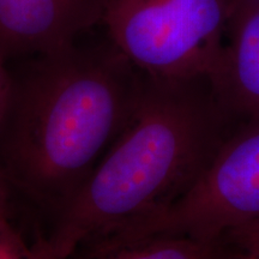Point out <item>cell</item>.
Returning a JSON list of instances; mask_svg holds the SVG:
<instances>
[{
  "mask_svg": "<svg viewBox=\"0 0 259 259\" xmlns=\"http://www.w3.org/2000/svg\"><path fill=\"white\" fill-rule=\"evenodd\" d=\"M6 58L0 53V126L8 114L14 90V77L6 69Z\"/></svg>",
  "mask_w": 259,
  "mask_h": 259,
  "instance_id": "9c48e42d",
  "label": "cell"
},
{
  "mask_svg": "<svg viewBox=\"0 0 259 259\" xmlns=\"http://www.w3.org/2000/svg\"><path fill=\"white\" fill-rule=\"evenodd\" d=\"M223 239L158 235L99 251H77L69 259H227Z\"/></svg>",
  "mask_w": 259,
  "mask_h": 259,
  "instance_id": "52a82bcc",
  "label": "cell"
},
{
  "mask_svg": "<svg viewBox=\"0 0 259 259\" xmlns=\"http://www.w3.org/2000/svg\"><path fill=\"white\" fill-rule=\"evenodd\" d=\"M221 60L209 78L223 113L259 119V0H233Z\"/></svg>",
  "mask_w": 259,
  "mask_h": 259,
  "instance_id": "8992f818",
  "label": "cell"
},
{
  "mask_svg": "<svg viewBox=\"0 0 259 259\" xmlns=\"http://www.w3.org/2000/svg\"><path fill=\"white\" fill-rule=\"evenodd\" d=\"M5 213H6V211H5V209H4V205H3L2 199H0V216L5 215Z\"/></svg>",
  "mask_w": 259,
  "mask_h": 259,
  "instance_id": "8fae6325",
  "label": "cell"
},
{
  "mask_svg": "<svg viewBox=\"0 0 259 259\" xmlns=\"http://www.w3.org/2000/svg\"><path fill=\"white\" fill-rule=\"evenodd\" d=\"M259 219V119L227 136L198 179L160 211L93 239L106 250L158 235L222 239L235 227Z\"/></svg>",
  "mask_w": 259,
  "mask_h": 259,
  "instance_id": "277c9868",
  "label": "cell"
},
{
  "mask_svg": "<svg viewBox=\"0 0 259 259\" xmlns=\"http://www.w3.org/2000/svg\"><path fill=\"white\" fill-rule=\"evenodd\" d=\"M141 72L116 48L71 45L35 56L14 77L0 126L3 171L38 208L57 215L127 125Z\"/></svg>",
  "mask_w": 259,
  "mask_h": 259,
  "instance_id": "6da1fadb",
  "label": "cell"
},
{
  "mask_svg": "<svg viewBox=\"0 0 259 259\" xmlns=\"http://www.w3.org/2000/svg\"><path fill=\"white\" fill-rule=\"evenodd\" d=\"M109 0H0V53H52L103 19Z\"/></svg>",
  "mask_w": 259,
  "mask_h": 259,
  "instance_id": "5b68a950",
  "label": "cell"
},
{
  "mask_svg": "<svg viewBox=\"0 0 259 259\" xmlns=\"http://www.w3.org/2000/svg\"><path fill=\"white\" fill-rule=\"evenodd\" d=\"M223 240L239 250L259 252V219L231 229L223 235Z\"/></svg>",
  "mask_w": 259,
  "mask_h": 259,
  "instance_id": "ba28073f",
  "label": "cell"
},
{
  "mask_svg": "<svg viewBox=\"0 0 259 259\" xmlns=\"http://www.w3.org/2000/svg\"><path fill=\"white\" fill-rule=\"evenodd\" d=\"M227 115L208 78L163 80L141 72L131 118L46 238L69 259L84 242L160 211L180 198L212 160Z\"/></svg>",
  "mask_w": 259,
  "mask_h": 259,
  "instance_id": "7a4b0ae2",
  "label": "cell"
},
{
  "mask_svg": "<svg viewBox=\"0 0 259 259\" xmlns=\"http://www.w3.org/2000/svg\"><path fill=\"white\" fill-rule=\"evenodd\" d=\"M227 259H259V252L239 250V248H234L228 245V255H227Z\"/></svg>",
  "mask_w": 259,
  "mask_h": 259,
  "instance_id": "30bf717a",
  "label": "cell"
},
{
  "mask_svg": "<svg viewBox=\"0 0 259 259\" xmlns=\"http://www.w3.org/2000/svg\"><path fill=\"white\" fill-rule=\"evenodd\" d=\"M233 0H109L112 45L151 78H210L221 60Z\"/></svg>",
  "mask_w": 259,
  "mask_h": 259,
  "instance_id": "3957f363",
  "label": "cell"
}]
</instances>
